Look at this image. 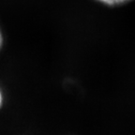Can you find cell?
<instances>
[{
    "mask_svg": "<svg viewBox=\"0 0 135 135\" xmlns=\"http://www.w3.org/2000/svg\"><path fill=\"white\" fill-rule=\"evenodd\" d=\"M2 43H3V37H2V33H1V30H0V49L2 47Z\"/></svg>",
    "mask_w": 135,
    "mask_h": 135,
    "instance_id": "2",
    "label": "cell"
},
{
    "mask_svg": "<svg viewBox=\"0 0 135 135\" xmlns=\"http://www.w3.org/2000/svg\"><path fill=\"white\" fill-rule=\"evenodd\" d=\"M97 1L108 5V6H117V5H121L123 3L128 2L129 0H97Z\"/></svg>",
    "mask_w": 135,
    "mask_h": 135,
    "instance_id": "1",
    "label": "cell"
},
{
    "mask_svg": "<svg viewBox=\"0 0 135 135\" xmlns=\"http://www.w3.org/2000/svg\"><path fill=\"white\" fill-rule=\"evenodd\" d=\"M2 104V95H1V92H0V106Z\"/></svg>",
    "mask_w": 135,
    "mask_h": 135,
    "instance_id": "3",
    "label": "cell"
}]
</instances>
